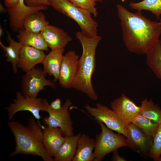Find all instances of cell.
<instances>
[{
    "label": "cell",
    "instance_id": "6da1fadb",
    "mask_svg": "<svg viewBox=\"0 0 161 161\" xmlns=\"http://www.w3.org/2000/svg\"><path fill=\"white\" fill-rule=\"evenodd\" d=\"M124 44L130 52L146 55L160 39L161 24L144 16L142 11L132 13L123 5H117Z\"/></svg>",
    "mask_w": 161,
    "mask_h": 161
},
{
    "label": "cell",
    "instance_id": "7a4b0ae2",
    "mask_svg": "<svg viewBox=\"0 0 161 161\" xmlns=\"http://www.w3.org/2000/svg\"><path fill=\"white\" fill-rule=\"evenodd\" d=\"M31 117L28 125L11 120L8 126L14 135V150L9 155L12 157L17 154H28L41 157L44 161H53L54 158L47 151L43 142V128L40 121Z\"/></svg>",
    "mask_w": 161,
    "mask_h": 161
},
{
    "label": "cell",
    "instance_id": "3957f363",
    "mask_svg": "<svg viewBox=\"0 0 161 161\" xmlns=\"http://www.w3.org/2000/svg\"><path fill=\"white\" fill-rule=\"evenodd\" d=\"M75 36L81 44L83 51L78 60L77 72L71 88L96 100L98 97L92 84V78L95 69L96 49L101 37L97 35L89 37L81 31L77 32Z\"/></svg>",
    "mask_w": 161,
    "mask_h": 161
},
{
    "label": "cell",
    "instance_id": "277c9868",
    "mask_svg": "<svg viewBox=\"0 0 161 161\" xmlns=\"http://www.w3.org/2000/svg\"><path fill=\"white\" fill-rule=\"evenodd\" d=\"M49 6L76 22L81 32L89 37L97 35V23L88 11L74 5L69 0H47Z\"/></svg>",
    "mask_w": 161,
    "mask_h": 161
},
{
    "label": "cell",
    "instance_id": "5b68a950",
    "mask_svg": "<svg viewBox=\"0 0 161 161\" xmlns=\"http://www.w3.org/2000/svg\"><path fill=\"white\" fill-rule=\"evenodd\" d=\"M98 123L101 131L96 137L93 161H101L107 154L127 145L126 138L123 135L114 132L103 123Z\"/></svg>",
    "mask_w": 161,
    "mask_h": 161
},
{
    "label": "cell",
    "instance_id": "8992f818",
    "mask_svg": "<svg viewBox=\"0 0 161 161\" xmlns=\"http://www.w3.org/2000/svg\"><path fill=\"white\" fill-rule=\"evenodd\" d=\"M16 98L13 103L5 108L8 112L9 120H12L16 113L21 111L30 112L34 117L39 121L41 118L40 111H45L49 103L45 99L40 98L26 97L21 92L16 93Z\"/></svg>",
    "mask_w": 161,
    "mask_h": 161
},
{
    "label": "cell",
    "instance_id": "52a82bcc",
    "mask_svg": "<svg viewBox=\"0 0 161 161\" xmlns=\"http://www.w3.org/2000/svg\"><path fill=\"white\" fill-rule=\"evenodd\" d=\"M72 104L71 100L67 99L60 109L55 110L51 108L49 104L46 110L49 116L44 118V124L50 127L60 128L64 137L74 135L69 110Z\"/></svg>",
    "mask_w": 161,
    "mask_h": 161
},
{
    "label": "cell",
    "instance_id": "ba28073f",
    "mask_svg": "<svg viewBox=\"0 0 161 161\" xmlns=\"http://www.w3.org/2000/svg\"><path fill=\"white\" fill-rule=\"evenodd\" d=\"M85 108L97 123H103L109 129L126 137L128 126L112 109L100 103H97L95 107L86 104Z\"/></svg>",
    "mask_w": 161,
    "mask_h": 161
},
{
    "label": "cell",
    "instance_id": "9c48e42d",
    "mask_svg": "<svg viewBox=\"0 0 161 161\" xmlns=\"http://www.w3.org/2000/svg\"><path fill=\"white\" fill-rule=\"evenodd\" d=\"M47 73L43 69L34 68L26 72L21 80L22 94L26 97L36 98L38 93L45 89V86L56 88L55 84L46 78Z\"/></svg>",
    "mask_w": 161,
    "mask_h": 161
},
{
    "label": "cell",
    "instance_id": "30bf717a",
    "mask_svg": "<svg viewBox=\"0 0 161 161\" xmlns=\"http://www.w3.org/2000/svg\"><path fill=\"white\" fill-rule=\"evenodd\" d=\"M126 138L127 146L145 158L148 156L152 144L153 137L131 123L128 126Z\"/></svg>",
    "mask_w": 161,
    "mask_h": 161
},
{
    "label": "cell",
    "instance_id": "8fae6325",
    "mask_svg": "<svg viewBox=\"0 0 161 161\" xmlns=\"http://www.w3.org/2000/svg\"><path fill=\"white\" fill-rule=\"evenodd\" d=\"M79 59V56L74 51L70 50L64 55L58 79L63 88H71L77 72Z\"/></svg>",
    "mask_w": 161,
    "mask_h": 161
},
{
    "label": "cell",
    "instance_id": "7c38bea8",
    "mask_svg": "<svg viewBox=\"0 0 161 161\" xmlns=\"http://www.w3.org/2000/svg\"><path fill=\"white\" fill-rule=\"evenodd\" d=\"M110 107L128 126L134 117L140 113V106L137 105L124 94L113 101Z\"/></svg>",
    "mask_w": 161,
    "mask_h": 161
},
{
    "label": "cell",
    "instance_id": "4fadbf2b",
    "mask_svg": "<svg viewBox=\"0 0 161 161\" xmlns=\"http://www.w3.org/2000/svg\"><path fill=\"white\" fill-rule=\"evenodd\" d=\"M47 8V6L44 5L29 7L25 4L24 0H19V3L16 7L7 8L11 30L15 32L23 29L24 21L28 15L41 10H46Z\"/></svg>",
    "mask_w": 161,
    "mask_h": 161
},
{
    "label": "cell",
    "instance_id": "5bb4252c",
    "mask_svg": "<svg viewBox=\"0 0 161 161\" xmlns=\"http://www.w3.org/2000/svg\"><path fill=\"white\" fill-rule=\"evenodd\" d=\"M51 50L64 49L72 38L63 29L48 25L40 32Z\"/></svg>",
    "mask_w": 161,
    "mask_h": 161
},
{
    "label": "cell",
    "instance_id": "9a60e30c",
    "mask_svg": "<svg viewBox=\"0 0 161 161\" xmlns=\"http://www.w3.org/2000/svg\"><path fill=\"white\" fill-rule=\"evenodd\" d=\"M46 56L43 51L23 46L20 51L17 67L26 72L34 68L36 65L42 63Z\"/></svg>",
    "mask_w": 161,
    "mask_h": 161
},
{
    "label": "cell",
    "instance_id": "2e32d148",
    "mask_svg": "<svg viewBox=\"0 0 161 161\" xmlns=\"http://www.w3.org/2000/svg\"><path fill=\"white\" fill-rule=\"evenodd\" d=\"M63 135L58 127L43 126V144L48 153L53 157L65 140V137Z\"/></svg>",
    "mask_w": 161,
    "mask_h": 161
},
{
    "label": "cell",
    "instance_id": "e0dca14e",
    "mask_svg": "<svg viewBox=\"0 0 161 161\" xmlns=\"http://www.w3.org/2000/svg\"><path fill=\"white\" fill-rule=\"evenodd\" d=\"M64 51V49L51 50L46 55L42 63L43 70L47 74L53 77L54 81L58 79Z\"/></svg>",
    "mask_w": 161,
    "mask_h": 161
},
{
    "label": "cell",
    "instance_id": "ac0fdd59",
    "mask_svg": "<svg viewBox=\"0 0 161 161\" xmlns=\"http://www.w3.org/2000/svg\"><path fill=\"white\" fill-rule=\"evenodd\" d=\"M95 140L85 134H81L77 143L75 156L72 161H92Z\"/></svg>",
    "mask_w": 161,
    "mask_h": 161
},
{
    "label": "cell",
    "instance_id": "d6986e66",
    "mask_svg": "<svg viewBox=\"0 0 161 161\" xmlns=\"http://www.w3.org/2000/svg\"><path fill=\"white\" fill-rule=\"evenodd\" d=\"M81 135L65 137L63 143L54 157L55 161H72L76 151L78 140Z\"/></svg>",
    "mask_w": 161,
    "mask_h": 161
},
{
    "label": "cell",
    "instance_id": "ffe728a7",
    "mask_svg": "<svg viewBox=\"0 0 161 161\" xmlns=\"http://www.w3.org/2000/svg\"><path fill=\"white\" fill-rule=\"evenodd\" d=\"M17 37L22 46H29L43 51L48 50V47L40 32H32L23 29L19 31Z\"/></svg>",
    "mask_w": 161,
    "mask_h": 161
},
{
    "label": "cell",
    "instance_id": "44dd1931",
    "mask_svg": "<svg viewBox=\"0 0 161 161\" xmlns=\"http://www.w3.org/2000/svg\"><path fill=\"white\" fill-rule=\"evenodd\" d=\"M49 22L47 21L43 13L38 11L28 15L23 22V29L34 33H40L47 26Z\"/></svg>",
    "mask_w": 161,
    "mask_h": 161
},
{
    "label": "cell",
    "instance_id": "7402d4cb",
    "mask_svg": "<svg viewBox=\"0 0 161 161\" xmlns=\"http://www.w3.org/2000/svg\"><path fill=\"white\" fill-rule=\"evenodd\" d=\"M7 40L9 44L8 46L4 45L0 41V45L5 52L6 60L12 64L13 71L17 72V64L19 58L20 52L22 46L18 42L14 41L8 32Z\"/></svg>",
    "mask_w": 161,
    "mask_h": 161
},
{
    "label": "cell",
    "instance_id": "603a6c76",
    "mask_svg": "<svg viewBox=\"0 0 161 161\" xmlns=\"http://www.w3.org/2000/svg\"><path fill=\"white\" fill-rule=\"evenodd\" d=\"M146 55V63L148 66L161 80V40L160 39Z\"/></svg>",
    "mask_w": 161,
    "mask_h": 161
},
{
    "label": "cell",
    "instance_id": "cb8c5ba5",
    "mask_svg": "<svg viewBox=\"0 0 161 161\" xmlns=\"http://www.w3.org/2000/svg\"><path fill=\"white\" fill-rule=\"evenodd\" d=\"M140 114L158 124L161 123V109L151 99H145L141 101Z\"/></svg>",
    "mask_w": 161,
    "mask_h": 161
},
{
    "label": "cell",
    "instance_id": "d4e9b609",
    "mask_svg": "<svg viewBox=\"0 0 161 161\" xmlns=\"http://www.w3.org/2000/svg\"><path fill=\"white\" fill-rule=\"evenodd\" d=\"M130 7L133 10L142 11L146 10L151 12L157 19L161 15V0H143L137 2H131Z\"/></svg>",
    "mask_w": 161,
    "mask_h": 161
},
{
    "label": "cell",
    "instance_id": "484cf974",
    "mask_svg": "<svg viewBox=\"0 0 161 161\" xmlns=\"http://www.w3.org/2000/svg\"><path fill=\"white\" fill-rule=\"evenodd\" d=\"M148 135L154 137L156 134L159 124L147 118L140 114L136 115L131 123Z\"/></svg>",
    "mask_w": 161,
    "mask_h": 161
},
{
    "label": "cell",
    "instance_id": "4316f807",
    "mask_svg": "<svg viewBox=\"0 0 161 161\" xmlns=\"http://www.w3.org/2000/svg\"><path fill=\"white\" fill-rule=\"evenodd\" d=\"M161 155V123L153 137L152 144L148 156L154 161H158Z\"/></svg>",
    "mask_w": 161,
    "mask_h": 161
},
{
    "label": "cell",
    "instance_id": "83f0119b",
    "mask_svg": "<svg viewBox=\"0 0 161 161\" xmlns=\"http://www.w3.org/2000/svg\"><path fill=\"white\" fill-rule=\"evenodd\" d=\"M74 5L87 10L95 17L98 15L95 0H69Z\"/></svg>",
    "mask_w": 161,
    "mask_h": 161
},
{
    "label": "cell",
    "instance_id": "f1b7e54d",
    "mask_svg": "<svg viewBox=\"0 0 161 161\" xmlns=\"http://www.w3.org/2000/svg\"><path fill=\"white\" fill-rule=\"evenodd\" d=\"M25 4L28 6L34 7L42 5L49 6L47 0H24Z\"/></svg>",
    "mask_w": 161,
    "mask_h": 161
},
{
    "label": "cell",
    "instance_id": "f546056e",
    "mask_svg": "<svg viewBox=\"0 0 161 161\" xmlns=\"http://www.w3.org/2000/svg\"><path fill=\"white\" fill-rule=\"evenodd\" d=\"M49 106L51 108L54 110L60 109L62 106L61 99L59 98H56L50 103Z\"/></svg>",
    "mask_w": 161,
    "mask_h": 161
},
{
    "label": "cell",
    "instance_id": "4dcf8cb0",
    "mask_svg": "<svg viewBox=\"0 0 161 161\" xmlns=\"http://www.w3.org/2000/svg\"><path fill=\"white\" fill-rule=\"evenodd\" d=\"M7 8H13L16 7L19 2V0H3Z\"/></svg>",
    "mask_w": 161,
    "mask_h": 161
},
{
    "label": "cell",
    "instance_id": "1f68e13d",
    "mask_svg": "<svg viewBox=\"0 0 161 161\" xmlns=\"http://www.w3.org/2000/svg\"><path fill=\"white\" fill-rule=\"evenodd\" d=\"M113 155L112 160L113 161H126L127 160L123 157L119 155L116 150L113 152Z\"/></svg>",
    "mask_w": 161,
    "mask_h": 161
},
{
    "label": "cell",
    "instance_id": "d6a6232c",
    "mask_svg": "<svg viewBox=\"0 0 161 161\" xmlns=\"http://www.w3.org/2000/svg\"><path fill=\"white\" fill-rule=\"evenodd\" d=\"M0 11L1 12L4 13L6 12H7V8L6 9L4 7L1 3L0 4Z\"/></svg>",
    "mask_w": 161,
    "mask_h": 161
},
{
    "label": "cell",
    "instance_id": "836d02e7",
    "mask_svg": "<svg viewBox=\"0 0 161 161\" xmlns=\"http://www.w3.org/2000/svg\"><path fill=\"white\" fill-rule=\"evenodd\" d=\"M4 31L1 25L0 26V37H1L4 35Z\"/></svg>",
    "mask_w": 161,
    "mask_h": 161
},
{
    "label": "cell",
    "instance_id": "e575fe53",
    "mask_svg": "<svg viewBox=\"0 0 161 161\" xmlns=\"http://www.w3.org/2000/svg\"><path fill=\"white\" fill-rule=\"evenodd\" d=\"M96 2H101L103 1V0H95Z\"/></svg>",
    "mask_w": 161,
    "mask_h": 161
},
{
    "label": "cell",
    "instance_id": "d590c367",
    "mask_svg": "<svg viewBox=\"0 0 161 161\" xmlns=\"http://www.w3.org/2000/svg\"><path fill=\"white\" fill-rule=\"evenodd\" d=\"M121 0V1L122 2H125L127 0Z\"/></svg>",
    "mask_w": 161,
    "mask_h": 161
},
{
    "label": "cell",
    "instance_id": "8d00e7d4",
    "mask_svg": "<svg viewBox=\"0 0 161 161\" xmlns=\"http://www.w3.org/2000/svg\"><path fill=\"white\" fill-rule=\"evenodd\" d=\"M158 161H161V157H160Z\"/></svg>",
    "mask_w": 161,
    "mask_h": 161
},
{
    "label": "cell",
    "instance_id": "74e56055",
    "mask_svg": "<svg viewBox=\"0 0 161 161\" xmlns=\"http://www.w3.org/2000/svg\"><path fill=\"white\" fill-rule=\"evenodd\" d=\"M160 22L161 24V18L160 20Z\"/></svg>",
    "mask_w": 161,
    "mask_h": 161
}]
</instances>
